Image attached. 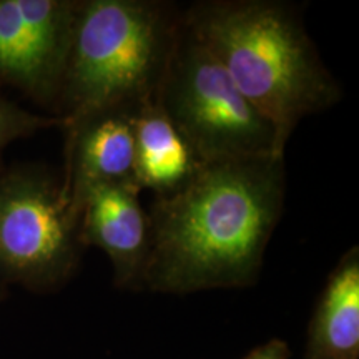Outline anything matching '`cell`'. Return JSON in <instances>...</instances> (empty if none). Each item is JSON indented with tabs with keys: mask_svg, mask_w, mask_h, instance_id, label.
Here are the masks:
<instances>
[{
	"mask_svg": "<svg viewBox=\"0 0 359 359\" xmlns=\"http://www.w3.org/2000/svg\"><path fill=\"white\" fill-rule=\"evenodd\" d=\"M64 120L55 115L32 114L0 95V155L11 143L20 138L32 137L53 127H64Z\"/></svg>",
	"mask_w": 359,
	"mask_h": 359,
	"instance_id": "8fae6325",
	"label": "cell"
},
{
	"mask_svg": "<svg viewBox=\"0 0 359 359\" xmlns=\"http://www.w3.org/2000/svg\"><path fill=\"white\" fill-rule=\"evenodd\" d=\"M285 198V156L200 163L185 185L151 203L143 290L188 294L255 285Z\"/></svg>",
	"mask_w": 359,
	"mask_h": 359,
	"instance_id": "6da1fadb",
	"label": "cell"
},
{
	"mask_svg": "<svg viewBox=\"0 0 359 359\" xmlns=\"http://www.w3.org/2000/svg\"><path fill=\"white\" fill-rule=\"evenodd\" d=\"M200 161L156 100L135 115V182L165 196L190 180Z\"/></svg>",
	"mask_w": 359,
	"mask_h": 359,
	"instance_id": "30bf717a",
	"label": "cell"
},
{
	"mask_svg": "<svg viewBox=\"0 0 359 359\" xmlns=\"http://www.w3.org/2000/svg\"><path fill=\"white\" fill-rule=\"evenodd\" d=\"M130 183L88 188L79 201L80 243L107 255L120 290H143L150 257V218Z\"/></svg>",
	"mask_w": 359,
	"mask_h": 359,
	"instance_id": "52a82bcc",
	"label": "cell"
},
{
	"mask_svg": "<svg viewBox=\"0 0 359 359\" xmlns=\"http://www.w3.org/2000/svg\"><path fill=\"white\" fill-rule=\"evenodd\" d=\"M303 359H359L358 246H351L327 276L309 321Z\"/></svg>",
	"mask_w": 359,
	"mask_h": 359,
	"instance_id": "9c48e42d",
	"label": "cell"
},
{
	"mask_svg": "<svg viewBox=\"0 0 359 359\" xmlns=\"http://www.w3.org/2000/svg\"><path fill=\"white\" fill-rule=\"evenodd\" d=\"M291 349L286 341L280 338L268 339L246 354L243 359H290Z\"/></svg>",
	"mask_w": 359,
	"mask_h": 359,
	"instance_id": "7c38bea8",
	"label": "cell"
},
{
	"mask_svg": "<svg viewBox=\"0 0 359 359\" xmlns=\"http://www.w3.org/2000/svg\"><path fill=\"white\" fill-rule=\"evenodd\" d=\"M6 298V290H4V286H0V302Z\"/></svg>",
	"mask_w": 359,
	"mask_h": 359,
	"instance_id": "4fadbf2b",
	"label": "cell"
},
{
	"mask_svg": "<svg viewBox=\"0 0 359 359\" xmlns=\"http://www.w3.org/2000/svg\"><path fill=\"white\" fill-rule=\"evenodd\" d=\"M77 0H0V82L55 114Z\"/></svg>",
	"mask_w": 359,
	"mask_h": 359,
	"instance_id": "8992f818",
	"label": "cell"
},
{
	"mask_svg": "<svg viewBox=\"0 0 359 359\" xmlns=\"http://www.w3.org/2000/svg\"><path fill=\"white\" fill-rule=\"evenodd\" d=\"M182 13L155 0H77L55 116L155 100Z\"/></svg>",
	"mask_w": 359,
	"mask_h": 359,
	"instance_id": "3957f363",
	"label": "cell"
},
{
	"mask_svg": "<svg viewBox=\"0 0 359 359\" xmlns=\"http://www.w3.org/2000/svg\"><path fill=\"white\" fill-rule=\"evenodd\" d=\"M138 109L111 107L67 120L62 187L79 210L88 188L135 182V115ZM138 187V185H137ZM80 213V212H79Z\"/></svg>",
	"mask_w": 359,
	"mask_h": 359,
	"instance_id": "ba28073f",
	"label": "cell"
},
{
	"mask_svg": "<svg viewBox=\"0 0 359 359\" xmlns=\"http://www.w3.org/2000/svg\"><path fill=\"white\" fill-rule=\"evenodd\" d=\"M183 25L223 67L283 148L306 116L341 100V87L293 7L273 0H203Z\"/></svg>",
	"mask_w": 359,
	"mask_h": 359,
	"instance_id": "7a4b0ae2",
	"label": "cell"
},
{
	"mask_svg": "<svg viewBox=\"0 0 359 359\" xmlns=\"http://www.w3.org/2000/svg\"><path fill=\"white\" fill-rule=\"evenodd\" d=\"M80 213L62 178L37 165L0 173V286L50 293L77 271Z\"/></svg>",
	"mask_w": 359,
	"mask_h": 359,
	"instance_id": "5b68a950",
	"label": "cell"
},
{
	"mask_svg": "<svg viewBox=\"0 0 359 359\" xmlns=\"http://www.w3.org/2000/svg\"><path fill=\"white\" fill-rule=\"evenodd\" d=\"M155 100L200 163L285 156L275 127L241 95L183 20Z\"/></svg>",
	"mask_w": 359,
	"mask_h": 359,
	"instance_id": "277c9868",
	"label": "cell"
}]
</instances>
